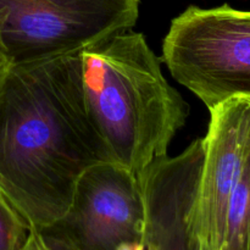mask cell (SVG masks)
<instances>
[{
	"mask_svg": "<svg viewBox=\"0 0 250 250\" xmlns=\"http://www.w3.org/2000/svg\"><path fill=\"white\" fill-rule=\"evenodd\" d=\"M112 163L92 119L81 53L0 75V192L31 229L67 211L80 178Z\"/></svg>",
	"mask_w": 250,
	"mask_h": 250,
	"instance_id": "6da1fadb",
	"label": "cell"
},
{
	"mask_svg": "<svg viewBox=\"0 0 250 250\" xmlns=\"http://www.w3.org/2000/svg\"><path fill=\"white\" fill-rule=\"evenodd\" d=\"M160 59L131 29L81 51L82 84L112 163L141 177L188 117V105L161 71Z\"/></svg>",
	"mask_w": 250,
	"mask_h": 250,
	"instance_id": "7a4b0ae2",
	"label": "cell"
},
{
	"mask_svg": "<svg viewBox=\"0 0 250 250\" xmlns=\"http://www.w3.org/2000/svg\"><path fill=\"white\" fill-rule=\"evenodd\" d=\"M161 61L209 110L250 98V11L187 7L171 22Z\"/></svg>",
	"mask_w": 250,
	"mask_h": 250,
	"instance_id": "3957f363",
	"label": "cell"
},
{
	"mask_svg": "<svg viewBox=\"0 0 250 250\" xmlns=\"http://www.w3.org/2000/svg\"><path fill=\"white\" fill-rule=\"evenodd\" d=\"M139 0H0V58L27 66L72 55L136 24Z\"/></svg>",
	"mask_w": 250,
	"mask_h": 250,
	"instance_id": "277c9868",
	"label": "cell"
},
{
	"mask_svg": "<svg viewBox=\"0 0 250 250\" xmlns=\"http://www.w3.org/2000/svg\"><path fill=\"white\" fill-rule=\"evenodd\" d=\"M144 216L141 177L103 163L80 178L67 211L41 232L72 250H115L142 241Z\"/></svg>",
	"mask_w": 250,
	"mask_h": 250,
	"instance_id": "5b68a950",
	"label": "cell"
},
{
	"mask_svg": "<svg viewBox=\"0 0 250 250\" xmlns=\"http://www.w3.org/2000/svg\"><path fill=\"white\" fill-rule=\"evenodd\" d=\"M209 111L189 250H221L229 197L250 133V98H233Z\"/></svg>",
	"mask_w": 250,
	"mask_h": 250,
	"instance_id": "8992f818",
	"label": "cell"
},
{
	"mask_svg": "<svg viewBox=\"0 0 250 250\" xmlns=\"http://www.w3.org/2000/svg\"><path fill=\"white\" fill-rule=\"evenodd\" d=\"M221 250H250V133L243 164L229 197Z\"/></svg>",
	"mask_w": 250,
	"mask_h": 250,
	"instance_id": "52a82bcc",
	"label": "cell"
},
{
	"mask_svg": "<svg viewBox=\"0 0 250 250\" xmlns=\"http://www.w3.org/2000/svg\"><path fill=\"white\" fill-rule=\"evenodd\" d=\"M29 231L28 222L0 192V250H19Z\"/></svg>",
	"mask_w": 250,
	"mask_h": 250,
	"instance_id": "ba28073f",
	"label": "cell"
},
{
	"mask_svg": "<svg viewBox=\"0 0 250 250\" xmlns=\"http://www.w3.org/2000/svg\"><path fill=\"white\" fill-rule=\"evenodd\" d=\"M19 250H72L38 229H31L26 241Z\"/></svg>",
	"mask_w": 250,
	"mask_h": 250,
	"instance_id": "9c48e42d",
	"label": "cell"
},
{
	"mask_svg": "<svg viewBox=\"0 0 250 250\" xmlns=\"http://www.w3.org/2000/svg\"><path fill=\"white\" fill-rule=\"evenodd\" d=\"M115 250H144V246L142 241L125 242V243L120 244Z\"/></svg>",
	"mask_w": 250,
	"mask_h": 250,
	"instance_id": "30bf717a",
	"label": "cell"
},
{
	"mask_svg": "<svg viewBox=\"0 0 250 250\" xmlns=\"http://www.w3.org/2000/svg\"><path fill=\"white\" fill-rule=\"evenodd\" d=\"M5 66H6V62H5V61L2 60L1 58H0V75H1V73H2V71H4Z\"/></svg>",
	"mask_w": 250,
	"mask_h": 250,
	"instance_id": "8fae6325",
	"label": "cell"
}]
</instances>
